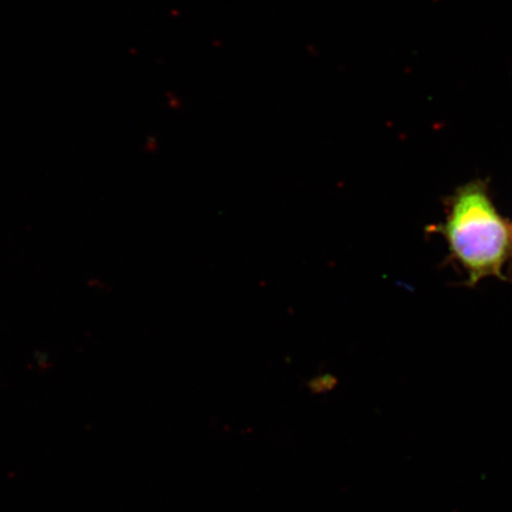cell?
<instances>
[{
  "label": "cell",
  "mask_w": 512,
  "mask_h": 512,
  "mask_svg": "<svg viewBox=\"0 0 512 512\" xmlns=\"http://www.w3.org/2000/svg\"><path fill=\"white\" fill-rule=\"evenodd\" d=\"M454 258L469 274L470 283L486 277L503 278L512 255V230L492 203L482 182L457 190L439 228Z\"/></svg>",
  "instance_id": "1"
},
{
  "label": "cell",
  "mask_w": 512,
  "mask_h": 512,
  "mask_svg": "<svg viewBox=\"0 0 512 512\" xmlns=\"http://www.w3.org/2000/svg\"><path fill=\"white\" fill-rule=\"evenodd\" d=\"M338 379L336 376L331 374H324L317 377H313L307 382V388L310 392L315 395H322L332 392L337 387Z\"/></svg>",
  "instance_id": "2"
}]
</instances>
